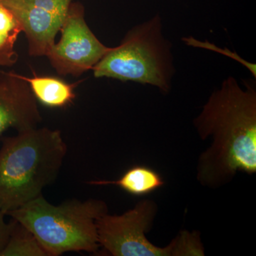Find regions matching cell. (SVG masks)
Segmentation results:
<instances>
[{
	"instance_id": "6da1fadb",
	"label": "cell",
	"mask_w": 256,
	"mask_h": 256,
	"mask_svg": "<svg viewBox=\"0 0 256 256\" xmlns=\"http://www.w3.org/2000/svg\"><path fill=\"white\" fill-rule=\"evenodd\" d=\"M244 86L229 76L194 120L202 140H212L197 166L203 186L220 188L237 172H256V89L252 82Z\"/></svg>"
},
{
	"instance_id": "7a4b0ae2",
	"label": "cell",
	"mask_w": 256,
	"mask_h": 256,
	"mask_svg": "<svg viewBox=\"0 0 256 256\" xmlns=\"http://www.w3.org/2000/svg\"><path fill=\"white\" fill-rule=\"evenodd\" d=\"M67 153L58 130L36 128L3 138L0 210L8 214L37 197L56 178Z\"/></svg>"
},
{
	"instance_id": "3957f363",
	"label": "cell",
	"mask_w": 256,
	"mask_h": 256,
	"mask_svg": "<svg viewBox=\"0 0 256 256\" xmlns=\"http://www.w3.org/2000/svg\"><path fill=\"white\" fill-rule=\"evenodd\" d=\"M108 213L106 202L69 200L58 206L37 197L8 216L28 229L48 256L67 252L96 254L100 247L97 220Z\"/></svg>"
},
{
	"instance_id": "277c9868",
	"label": "cell",
	"mask_w": 256,
	"mask_h": 256,
	"mask_svg": "<svg viewBox=\"0 0 256 256\" xmlns=\"http://www.w3.org/2000/svg\"><path fill=\"white\" fill-rule=\"evenodd\" d=\"M171 48L156 15L130 30L119 46L110 47L92 68L94 76L149 84L168 92L175 72Z\"/></svg>"
},
{
	"instance_id": "5b68a950",
	"label": "cell",
	"mask_w": 256,
	"mask_h": 256,
	"mask_svg": "<svg viewBox=\"0 0 256 256\" xmlns=\"http://www.w3.org/2000/svg\"><path fill=\"white\" fill-rule=\"evenodd\" d=\"M156 212V202L146 200L122 215H102L96 223L99 245L114 256H181L178 238L164 248L146 238Z\"/></svg>"
},
{
	"instance_id": "8992f818",
	"label": "cell",
	"mask_w": 256,
	"mask_h": 256,
	"mask_svg": "<svg viewBox=\"0 0 256 256\" xmlns=\"http://www.w3.org/2000/svg\"><path fill=\"white\" fill-rule=\"evenodd\" d=\"M84 8L72 3L60 28V41L46 56L60 76L78 77L98 63L110 50L101 43L85 20Z\"/></svg>"
},
{
	"instance_id": "52a82bcc",
	"label": "cell",
	"mask_w": 256,
	"mask_h": 256,
	"mask_svg": "<svg viewBox=\"0 0 256 256\" xmlns=\"http://www.w3.org/2000/svg\"><path fill=\"white\" fill-rule=\"evenodd\" d=\"M74 0H0V4L20 23L32 56H46Z\"/></svg>"
},
{
	"instance_id": "ba28073f",
	"label": "cell",
	"mask_w": 256,
	"mask_h": 256,
	"mask_svg": "<svg viewBox=\"0 0 256 256\" xmlns=\"http://www.w3.org/2000/svg\"><path fill=\"white\" fill-rule=\"evenodd\" d=\"M42 118L28 82L18 74L0 79V136L10 128L18 132L38 128Z\"/></svg>"
},
{
	"instance_id": "9c48e42d",
	"label": "cell",
	"mask_w": 256,
	"mask_h": 256,
	"mask_svg": "<svg viewBox=\"0 0 256 256\" xmlns=\"http://www.w3.org/2000/svg\"><path fill=\"white\" fill-rule=\"evenodd\" d=\"M28 82L38 104L50 108H64L73 104L76 98V88L80 82L69 84L60 77L38 76L28 77L18 74Z\"/></svg>"
},
{
	"instance_id": "30bf717a",
	"label": "cell",
	"mask_w": 256,
	"mask_h": 256,
	"mask_svg": "<svg viewBox=\"0 0 256 256\" xmlns=\"http://www.w3.org/2000/svg\"><path fill=\"white\" fill-rule=\"evenodd\" d=\"M90 185H114L132 196L150 194L164 184L161 175L149 166L144 165L133 166L128 169L117 180H92Z\"/></svg>"
},
{
	"instance_id": "8fae6325",
	"label": "cell",
	"mask_w": 256,
	"mask_h": 256,
	"mask_svg": "<svg viewBox=\"0 0 256 256\" xmlns=\"http://www.w3.org/2000/svg\"><path fill=\"white\" fill-rule=\"evenodd\" d=\"M0 256H48L36 237L26 227L15 220L6 246Z\"/></svg>"
},
{
	"instance_id": "7c38bea8",
	"label": "cell",
	"mask_w": 256,
	"mask_h": 256,
	"mask_svg": "<svg viewBox=\"0 0 256 256\" xmlns=\"http://www.w3.org/2000/svg\"><path fill=\"white\" fill-rule=\"evenodd\" d=\"M22 32L20 23L8 8L0 4V53H14L15 43Z\"/></svg>"
},
{
	"instance_id": "4fadbf2b",
	"label": "cell",
	"mask_w": 256,
	"mask_h": 256,
	"mask_svg": "<svg viewBox=\"0 0 256 256\" xmlns=\"http://www.w3.org/2000/svg\"><path fill=\"white\" fill-rule=\"evenodd\" d=\"M184 42L188 45V46H194V47H200V48H206V50H217L222 54L227 56L230 57V58H233V60H237L239 63L242 64L244 66L246 67L250 73L254 75V76L256 78V64L249 63L246 60H242L240 56L235 52H230L228 50H220L218 47L214 46L212 44L208 43V42H202L198 41V40H195L193 37H188V38H184Z\"/></svg>"
},
{
	"instance_id": "5bb4252c",
	"label": "cell",
	"mask_w": 256,
	"mask_h": 256,
	"mask_svg": "<svg viewBox=\"0 0 256 256\" xmlns=\"http://www.w3.org/2000/svg\"><path fill=\"white\" fill-rule=\"evenodd\" d=\"M4 214L0 210V252L6 246L15 225V220L8 224L4 220Z\"/></svg>"
}]
</instances>
